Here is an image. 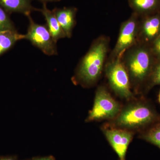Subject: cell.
Wrapping results in <instances>:
<instances>
[{"label": "cell", "instance_id": "cell-1", "mask_svg": "<svg viewBox=\"0 0 160 160\" xmlns=\"http://www.w3.org/2000/svg\"><path fill=\"white\" fill-rule=\"evenodd\" d=\"M110 39L101 36L95 39L79 63L72 81L86 88L98 82L104 70L109 51Z\"/></svg>", "mask_w": 160, "mask_h": 160}, {"label": "cell", "instance_id": "cell-2", "mask_svg": "<svg viewBox=\"0 0 160 160\" xmlns=\"http://www.w3.org/2000/svg\"><path fill=\"white\" fill-rule=\"evenodd\" d=\"M121 59L129 74L132 89L136 91L144 87L146 89L157 61L150 46L138 42L124 52Z\"/></svg>", "mask_w": 160, "mask_h": 160}, {"label": "cell", "instance_id": "cell-3", "mask_svg": "<svg viewBox=\"0 0 160 160\" xmlns=\"http://www.w3.org/2000/svg\"><path fill=\"white\" fill-rule=\"evenodd\" d=\"M160 121L153 107L143 100L135 101L122 108L116 117L106 126L133 132L148 128Z\"/></svg>", "mask_w": 160, "mask_h": 160}, {"label": "cell", "instance_id": "cell-4", "mask_svg": "<svg viewBox=\"0 0 160 160\" xmlns=\"http://www.w3.org/2000/svg\"><path fill=\"white\" fill-rule=\"evenodd\" d=\"M104 71L110 88L117 95L127 100L133 98L129 74L121 57L107 59Z\"/></svg>", "mask_w": 160, "mask_h": 160}, {"label": "cell", "instance_id": "cell-5", "mask_svg": "<svg viewBox=\"0 0 160 160\" xmlns=\"http://www.w3.org/2000/svg\"><path fill=\"white\" fill-rule=\"evenodd\" d=\"M122 108L105 86H99L96 91L93 107L86 122L111 121L116 117Z\"/></svg>", "mask_w": 160, "mask_h": 160}, {"label": "cell", "instance_id": "cell-6", "mask_svg": "<svg viewBox=\"0 0 160 160\" xmlns=\"http://www.w3.org/2000/svg\"><path fill=\"white\" fill-rule=\"evenodd\" d=\"M139 20V17L132 12L129 19L122 23L116 44L107 59L121 57L127 49L138 42Z\"/></svg>", "mask_w": 160, "mask_h": 160}, {"label": "cell", "instance_id": "cell-7", "mask_svg": "<svg viewBox=\"0 0 160 160\" xmlns=\"http://www.w3.org/2000/svg\"><path fill=\"white\" fill-rule=\"evenodd\" d=\"M29 25L25 39L29 40L32 44L48 56L58 54L57 43L52 38L47 26L35 22L30 15L27 16Z\"/></svg>", "mask_w": 160, "mask_h": 160}, {"label": "cell", "instance_id": "cell-8", "mask_svg": "<svg viewBox=\"0 0 160 160\" xmlns=\"http://www.w3.org/2000/svg\"><path fill=\"white\" fill-rule=\"evenodd\" d=\"M102 132L117 154L118 160H126L127 150L134 136L133 132L107 126L103 127Z\"/></svg>", "mask_w": 160, "mask_h": 160}, {"label": "cell", "instance_id": "cell-9", "mask_svg": "<svg viewBox=\"0 0 160 160\" xmlns=\"http://www.w3.org/2000/svg\"><path fill=\"white\" fill-rule=\"evenodd\" d=\"M160 36V12L140 18L138 42L150 46Z\"/></svg>", "mask_w": 160, "mask_h": 160}, {"label": "cell", "instance_id": "cell-10", "mask_svg": "<svg viewBox=\"0 0 160 160\" xmlns=\"http://www.w3.org/2000/svg\"><path fill=\"white\" fill-rule=\"evenodd\" d=\"M52 11L66 37L71 38L76 22V16L77 9L75 7H64L61 9L56 8Z\"/></svg>", "mask_w": 160, "mask_h": 160}, {"label": "cell", "instance_id": "cell-11", "mask_svg": "<svg viewBox=\"0 0 160 160\" xmlns=\"http://www.w3.org/2000/svg\"><path fill=\"white\" fill-rule=\"evenodd\" d=\"M128 4L140 18L160 12V0H128Z\"/></svg>", "mask_w": 160, "mask_h": 160}, {"label": "cell", "instance_id": "cell-12", "mask_svg": "<svg viewBox=\"0 0 160 160\" xmlns=\"http://www.w3.org/2000/svg\"><path fill=\"white\" fill-rule=\"evenodd\" d=\"M38 11L41 12L44 15L47 22L46 26L56 42H57L58 40L60 39L66 37V35L58 22L54 12L52 10L51 11L47 8L46 3H43V8L38 9Z\"/></svg>", "mask_w": 160, "mask_h": 160}, {"label": "cell", "instance_id": "cell-13", "mask_svg": "<svg viewBox=\"0 0 160 160\" xmlns=\"http://www.w3.org/2000/svg\"><path fill=\"white\" fill-rule=\"evenodd\" d=\"M0 6L8 13L20 12L27 17L38 10L32 6L31 0H0Z\"/></svg>", "mask_w": 160, "mask_h": 160}, {"label": "cell", "instance_id": "cell-14", "mask_svg": "<svg viewBox=\"0 0 160 160\" xmlns=\"http://www.w3.org/2000/svg\"><path fill=\"white\" fill-rule=\"evenodd\" d=\"M22 39H25V34H20L16 30L0 32V56Z\"/></svg>", "mask_w": 160, "mask_h": 160}, {"label": "cell", "instance_id": "cell-15", "mask_svg": "<svg viewBox=\"0 0 160 160\" xmlns=\"http://www.w3.org/2000/svg\"><path fill=\"white\" fill-rule=\"evenodd\" d=\"M140 138L160 149V121L155 123L140 135Z\"/></svg>", "mask_w": 160, "mask_h": 160}, {"label": "cell", "instance_id": "cell-16", "mask_svg": "<svg viewBox=\"0 0 160 160\" xmlns=\"http://www.w3.org/2000/svg\"><path fill=\"white\" fill-rule=\"evenodd\" d=\"M8 13L0 6V32L16 30L14 24L10 19Z\"/></svg>", "mask_w": 160, "mask_h": 160}, {"label": "cell", "instance_id": "cell-17", "mask_svg": "<svg viewBox=\"0 0 160 160\" xmlns=\"http://www.w3.org/2000/svg\"><path fill=\"white\" fill-rule=\"evenodd\" d=\"M157 85H160V60H158L155 64L146 90H149Z\"/></svg>", "mask_w": 160, "mask_h": 160}, {"label": "cell", "instance_id": "cell-18", "mask_svg": "<svg viewBox=\"0 0 160 160\" xmlns=\"http://www.w3.org/2000/svg\"><path fill=\"white\" fill-rule=\"evenodd\" d=\"M150 46L155 57L158 60H160V36Z\"/></svg>", "mask_w": 160, "mask_h": 160}, {"label": "cell", "instance_id": "cell-19", "mask_svg": "<svg viewBox=\"0 0 160 160\" xmlns=\"http://www.w3.org/2000/svg\"><path fill=\"white\" fill-rule=\"evenodd\" d=\"M32 160H55L53 157L49 156L45 157L35 158Z\"/></svg>", "mask_w": 160, "mask_h": 160}, {"label": "cell", "instance_id": "cell-20", "mask_svg": "<svg viewBox=\"0 0 160 160\" xmlns=\"http://www.w3.org/2000/svg\"><path fill=\"white\" fill-rule=\"evenodd\" d=\"M0 160H15V159L14 158L8 157L3 158L1 159Z\"/></svg>", "mask_w": 160, "mask_h": 160}, {"label": "cell", "instance_id": "cell-21", "mask_svg": "<svg viewBox=\"0 0 160 160\" xmlns=\"http://www.w3.org/2000/svg\"><path fill=\"white\" fill-rule=\"evenodd\" d=\"M41 2H43V3H46L48 2H57L59 1L60 0H39Z\"/></svg>", "mask_w": 160, "mask_h": 160}, {"label": "cell", "instance_id": "cell-22", "mask_svg": "<svg viewBox=\"0 0 160 160\" xmlns=\"http://www.w3.org/2000/svg\"><path fill=\"white\" fill-rule=\"evenodd\" d=\"M158 101H159V103L160 104V91L159 92V95H158Z\"/></svg>", "mask_w": 160, "mask_h": 160}]
</instances>
